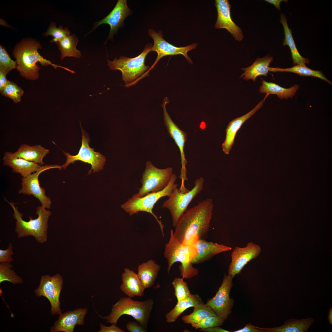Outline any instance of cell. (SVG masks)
<instances>
[{
  "instance_id": "1",
  "label": "cell",
  "mask_w": 332,
  "mask_h": 332,
  "mask_svg": "<svg viewBox=\"0 0 332 332\" xmlns=\"http://www.w3.org/2000/svg\"><path fill=\"white\" fill-rule=\"evenodd\" d=\"M213 208L212 199H207L187 210L175 227L174 237L181 243L188 245L205 239L210 227Z\"/></svg>"
},
{
  "instance_id": "2",
  "label": "cell",
  "mask_w": 332,
  "mask_h": 332,
  "mask_svg": "<svg viewBox=\"0 0 332 332\" xmlns=\"http://www.w3.org/2000/svg\"><path fill=\"white\" fill-rule=\"evenodd\" d=\"M42 48L40 42L33 38L23 39L16 44L13 54L17 63L16 69L21 76L29 80L38 79L40 69L36 64L38 62L43 66L50 65L55 69L60 67L72 73H75L73 70L53 64L50 61L44 58L38 51V49Z\"/></svg>"
},
{
  "instance_id": "3",
  "label": "cell",
  "mask_w": 332,
  "mask_h": 332,
  "mask_svg": "<svg viewBox=\"0 0 332 332\" xmlns=\"http://www.w3.org/2000/svg\"><path fill=\"white\" fill-rule=\"evenodd\" d=\"M8 203L14 210L13 217L16 220L15 230L17 237L21 238L32 236L38 243L45 242L48 237V221L51 214L50 211L42 205L38 206L36 211L38 217L33 219L29 216V221H26L22 219L23 214L19 212L17 207L15 206V204L12 202Z\"/></svg>"
},
{
  "instance_id": "4",
  "label": "cell",
  "mask_w": 332,
  "mask_h": 332,
  "mask_svg": "<svg viewBox=\"0 0 332 332\" xmlns=\"http://www.w3.org/2000/svg\"><path fill=\"white\" fill-rule=\"evenodd\" d=\"M153 304V300L150 298L139 301L129 297H123L113 305L111 312L108 315L105 316L98 315L107 322L116 324L121 316L129 315L147 329Z\"/></svg>"
},
{
  "instance_id": "5",
  "label": "cell",
  "mask_w": 332,
  "mask_h": 332,
  "mask_svg": "<svg viewBox=\"0 0 332 332\" xmlns=\"http://www.w3.org/2000/svg\"><path fill=\"white\" fill-rule=\"evenodd\" d=\"M196 253L194 246L183 244L174 237L173 230L170 231V237L165 245L164 255L168 263V272L169 274L171 268L176 262L181 263L179 266L180 275L184 279H189L197 275L198 270L194 267L191 262Z\"/></svg>"
},
{
  "instance_id": "6",
  "label": "cell",
  "mask_w": 332,
  "mask_h": 332,
  "mask_svg": "<svg viewBox=\"0 0 332 332\" xmlns=\"http://www.w3.org/2000/svg\"><path fill=\"white\" fill-rule=\"evenodd\" d=\"M152 47L150 44L146 45L141 53L134 58L121 56L118 59L115 58L113 61L108 60V65L111 69L120 70L122 73V80L125 84V86H130L136 83L148 69L149 66L145 64V59L151 51Z\"/></svg>"
},
{
  "instance_id": "7",
  "label": "cell",
  "mask_w": 332,
  "mask_h": 332,
  "mask_svg": "<svg viewBox=\"0 0 332 332\" xmlns=\"http://www.w3.org/2000/svg\"><path fill=\"white\" fill-rule=\"evenodd\" d=\"M177 178L176 175L173 174L169 183L163 190L158 192L149 193L141 197H132L122 204L121 207L130 215L137 214L140 211L151 214L159 224L162 235L164 237V226L153 212L152 209L155 204L161 198L165 196L169 197L171 196L173 189L178 186V184L175 183Z\"/></svg>"
},
{
  "instance_id": "8",
  "label": "cell",
  "mask_w": 332,
  "mask_h": 332,
  "mask_svg": "<svg viewBox=\"0 0 332 332\" xmlns=\"http://www.w3.org/2000/svg\"><path fill=\"white\" fill-rule=\"evenodd\" d=\"M173 175L172 167L160 169L154 166L150 161L145 163V167L142 174V186L137 193L132 197H141L151 193L162 191L168 185Z\"/></svg>"
},
{
  "instance_id": "9",
  "label": "cell",
  "mask_w": 332,
  "mask_h": 332,
  "mask_svg": "<svg viewBox=\"0 0 332 332\" xmlns=\"http://www.w3.org/2000/svg\"><path fill=\"white\" fill-rule=\"evenodd\" d=\"M204 183V179L202 177L196 179L194 187L185 193L182 192L177 187H176L169 198L163 203L162 207L168 209L170 212L174 227L187 210L192 201L202 191Z\"/></svg>"
},
{
  "instance_id": "10",
  "label": "cell",
  "mask_w": 332,
  "mask_h": 332,
  "mask_svg": "<svg viewBox=\"0 0 332 332\" xmlns=\"http://www.w3.org/2000/svg\"><path fill=\"white\" fill-rule=\"evenodd\" d=\"M63 283V278L59 274L52 276L48 275H43L41 277L39 286L35 290L37 297H45L48 300L52 315L62 313L59 299Z\"/></svg>"
},
{
  "instance_id": "11",
  "label": "cell",
  "mask_w": 332,
  "mask_h": 332,
  "mask_svg": "<svg viewBox=\"0 0 332 332\" xmlns=\"http://www.w3.org/2000/svg\"><path fill=\"white\" fill-rule=\"evenodd\" d=\"M81 128L82 143L78 153L76 155L73 156L63 151L66 157V160L65 163L61 165L62 168L65 169L70 164L80 160L91 165V168L88 174L91 173L92 170L93 173L98 172L103 169L106 161L105 157L100 152H95L94 149L90 147V139L85 131Z\"/></svg>"
},
{
  "instance_id": "12",
  "label": "cell",
  "mask_w": 332,
  "mask_h": 332,
  "mask_svg": "<svg viewBox=\"0 0 332 332\" xmlns=\"http://www.w3.org/2000/svg\"><path fill=\"white\" fill-rule=\"evenodd\" d=\"M148 33V35L152 38L154 42L151 51L156 52L157 56L153 65L144 73L145 77L148 75L150 71L153 68L159 60L164 56L181 54L185 57L190 63H192V61L187 54V52L192 49H196L197 44L193 43L185 46L178 47L166 41L164 38L163 35L161 30L159 31L157 33L154 30L150 29Z\"/></svg>"
},
{
  "instance_id": "13",
  "label": "cell",
  "mask_w": 332,
  "mask_h": 332,
  "mask_svg": "<svg viewBox=\"0 0 332 332\" xmlns=\"http://www.w3.org/2000/svg\"><path fill=\"white\" fill-rule=\"evenodd\" d=\"M53 168H58L61 170L62 166L57 164L46 165L42 166L39 169L26 177L22 178L21 188L18 193L28 195H32L40 201L42 205L45 208H50L51 200L45 194V190L41 187L38 179L40 174L42 172Z\"/></svg>"
},
{
  "instance_id": "14",
  "label": "cell",
  "mask_w": 332,
  "mask_h": 332,
  "mask_svg": "<svg viewBox=\"0 0 332 332\" xmlns=\"http://www.w3.org/2000/svg\"><path fill=\"white\" fill-rule=\"evenodd\" d=\"M232 278L230 275L225 274L221 285L215 295L205 304L210 306L217 316L224 320L231 314L234 303L233 300L230 298Z\"/></svg>"
},
{
  "instance_id": "15",
  "label": "cell",
  "mask_w": 332,
  "mask_h": 332,
  "mask_svg": "<svg viewBox=\"0 0 332 332\" xmlns=\"http://www.w3.org/2000/svg\"><path fill=\"white\" fill-rule=\"evenodd\" d=\"M169 103L168 98L166 97L163 100L162 105L163 111L164 123L169 134L174 140L180 151L182 167L180 177L181 180L180 187L183 188L185 187L184 181L188 180L187 176V172L186 168V165L187 161L185 158L184 151L185 144L187 140V133L180 129L171 119L166 108V104Z\"/></svg>"
},
{
  "instance_id": "16",
  "label": "cell",
  "mask_w": 332,
  "mask_h": 332,
  "mask_svg": "<svg viewBox=\"0 0 332 332\" xmlns=\"http://www.w3.org/2000/svg\"><path fill=\"white\" fill-rule=\"evenodd\" d=\"M260 246L252 242H248L243 247H236L232 251L231 262L228 269V275L232 278L239 274L249 262L257 257L261 252Z\"/></svg>"
},
{
  "instance_id": "17",
  "label": "cell",
  "mask_w": 332,
  "mask_h": 332,
  "mask_svg": "<svg viewBox=\"0 0 332 332\" xmlns=\"http://www.w3.org/2000/svg\"><path fill=\"white\" fill-rule=\"evenodd\" d=\"M215 5L217 12V17L215 24L216 29H225L238 41L244 38L241 29L233 21L231 17V6L228 0H215Z\"/></svg>"
},
{
  "instance_id": "18",
  "label": "cell",
  "mask_w": 332,
  "mask_h": 332,
  "mask_svg": "<svg viewBox=\"0 0 332 332\" xmlns=\"http://www.w3.org/2000/svg\"><path fill=\"white\" fill-rule=\"evenodd\" d=\"M88 312L87 308L68 310L59 314L58 320L50 328V332H73L75 326H83Z\"/></svg>"
},
{
  "instance_id": "19",
  "label": "cell",
  "mask_w": 332,
  "mask_h": 332,
  "mask_svg": "<svg viewBox=\"0 0 332 332\" xmlns=\"http://www.w3.org/2000/svg\"><path fill=\"white\" fill-rule=\"evenodd\" d=\"M127 2L126 0H118L111 12L104 18L96 22L91 31L101 24H108L110 26V31L106 41L112 38L114 34L123 25L124 20L132 13L127 5Z\"/></svg>"
},
{
  "instance_id": "20",
  "label": "cell",
  "mask_w": 332,
  "mask_h": 332,
  "mask_svg": "<svg viewBox=\"0 0 332 332\" xmlns=\"http://www.w3.org/2000/svg\"><path fill=\"white\" fill-rule=\"evenodd\" d=\"M192 245L196 249V253L191 261L192 264L203 263L220 253L232 249L230 247L208 242L204 239L198 240Z\"/></svg>"
},
{
  "instance_id": "21",
  "label": "cell",
  "mask_w": 332,
  "mask_h": 332,
  "mask_svg": "<svg viewBox=\"0 0 332 332\" xmlns=\"http://www.w3.org/2000/svg\"><path fill=\"white\" fill-rule=\"evenodd\" d=\"M269 95L266 94L265 97L249 112L233 120L229 123L226 129V138L222 144L223 151L225 154H229L234 144L236 134L243 124L262 106L265 99Z\"/></svg>"
},
{
  "instance_id": "22",
  "label": "cell",
  "mask_w": 332,
  "mask_h": 332,
  "mask_svg": "<svg viewBox=\"0 0 332 332\" xmlns=\"http://www.w3.org/2000/svg\"><path fill=\"white\" fill-rule=\"evenodd\" d=\"M122 283L120 286L121 291L128 297H142L145 289L142 285L137 274L126 268L122 274Z\"/></svg>"
},
{
  "instance_id": "23",
  "label": "cell",
  "mask_w": 332,
  "mask_h": 332,
  "mask_svg": "<svg viewBox=\"0 0 332 332\" xmlns=\"http://www.w3.org/2000/svg\"><path fill=\"white\" fill-rule=\"evenodd\" d=\"M2 160L4 165L12 168L13 172L19 173L23 178L36 172L42 166L36 163L13 156L9 152L5 153Z\"/></svg>"
},
{
  "instance_id": "24",
  "label": "cell",
  "mask_w": 332,
  "mask_h": 332,
  "mask_svg": "<svg viewBox=\"0 0 332 332\" xmlns=\"http://www.w3.org/2000/svg\"><path fill=\"white\" fill-rule=\"evenodd\" d=\"M49 149L40 145L30 146L26 144H23L17 151L14 153L10 152V154L13 156L43 166L44 164L43 161V159L49 153Z\"/></svg>"
},
{
  "instance_id": "25",
  "label": "cell",
  "mask_w": 332,
  "mask_h": 332,
  "mask_svg": "<svg viewBox=\"0 0 332 332\" xmlns=\"http://www.w3.org/2000/svg\"><path fill=\"white\" fill-rule=\"evenodd\" d=\"M273 61L272 56L267 55L262 58L258 57L251 66L246 68H242L244 71L240 77L247 81L251 79L255 81L256 78L259 76H267L270 71V63Z\"/></svg>"
},
{
  "instance_id": "26",
  "label": "cell",
  "mask_w": 332,
  "mask_h": 332,
  "mask_svg": "<svg viewBox=\"0 0 332 332\" xmlns=\"http://www.w3.org/2000/svg\"><path fill=\"white\" fill-rule=\"evenodd\" d=\"M161 267L152 259L138 266L137 274L145 289L149 288L154 285Z\"/></svg>"
},
{
  "instance_id": "27",
  "label": "cell",
  "mask_w": 332,
  "mask_h": 332,
  "mask_svg": "<svg viewBox=\"0 0 332 332\" xmlns=\"http://www.w3.org/2000/svg\"><path fill=\"white\" fill-rule=\"evenodd\" d=\"M314 322V319L311 317L299 320L290 318L287 320L283 325L279 327L259 328L267 332H306Z\"/></svg>"
},
{
  "instance_id": "28",
  "label": "cell",
  "mask_w": 332,
  "mask_h": 332,
  "mask_svg": "<svg viewBox=\"0 0 332 332\" xmlns=\"http://www.w3.org/2000/svg\"><path fill=\"white\" fill-rule=\"evenodd\" d=\"M280 16V21L283 26L285 34L283 45H287L290 48L294 64L309 63V59L303 57L300 54L297 48L293 37L291 30L288 27L285 16L282 13Z\"/></svg>"
},
{
  "instance_id": "29",
  "label": "cell",
  "mask_w": 332,
  "mask_h": 332,
  "mask_svg": "<svg viewBox=\"0 0 332 332\" xmlns=\"http://www.w3.org/2000/svg\"><path fill=\"white\" fill-rule=\"evenodd\" d=\"M202 303L199 295L191 294L188 298L178 302L174 307L166 314V321L168 323L174 322L186 309Z\"/></svg>"
},
{
  "instance_id": "30",
  "label": "cell",
  "mask_w": 332,
  "mask_h": 332,
  "mask_svg": "<svg viewBox=\"0 0 332 332\" xmlns=\"http://www.w3.org/2000/svg\"><path fill=\"white\" fill-rule=\"evenodd\" d=\"M261 83L262 85L259 89L260 93L269 95L276 94L281 99L292 98L299 88V86L298 85H295L289 88H285L275 83L268 82L263 80Z\"/></svg>"
},
{
  "instance_id": "31",
  "label": "cell",
  "mask_w": 332,
  "mask_h": 332,
  "mask_svg": "<svg viewBox=\"0 0 332 332\" xmlns=\"http://www.w3.org/2000/svg\"><path fill=\"white\" fill-rule=\"evenodd\" d=\"M78 42V38L74 34L65 37L56 43L61 53L62 60L66 57L77 58L81 57V52L76 48Z\"/></svg>"
},
{
  "instance_id": "32",
  "label": "cell",
  "mask_w": 332,
  "mask_h": 332,
  "mask_svg": "<svg viewBox=\"0 0 332 332\" xmlns=\"http://www.w3.org/2000/svg\"><path fill=\"white\" fill-rule=\"evenodd\" d=\"M193 307V310L192 313L188 315H184L182 317V319L186 324H192L197 323L208 316L217 315L210 306L206 305L204 303L196 305Z\"/></svg>"
},
{
  "instance_id": "33",
  "label": "cell",
  "mask_w": 332,
  "mask_h": 332,
  "mask_svg": "<svg viewBox=\"0 0 332 332\" xmlns=\"http://www.w3.org/2000/svg\"><path fill=\"white\" fill-rule=\"evenodd\" d=\"M273 72H290L297 73L301 76L315 77L320 78L332 85L331 82L325 76L322 71L310 69L307 67L305 64H297L289 68H273Z\"/></svg>"
},
{
  "instance_id": "34",
  "label": "cell",
  "mask_w": 332,
  "mask_h": 332,
  "mask_svg": "<svg viewBox=\"0 0 332 332\" xmlns=\"http://www.w3.org/2000/svg\"><path fill=\"white\" fill-rule=\"evenodd\" d=\"M13 266L10 263H0V283L8 281L13 284L22 283V279L14 270L12 269Z\"/></svg>"
},
{
  "instance_id": "35",
  "label": "cell",
  "mask_w": 332,
  "mask_h": 332,
  "mask_svg": "<svg viewBox=\"0 0 332 332\" xmlns=\"http://www.w3.org/2000/svg\"><path fill=\"white\" fill-rule=\"evenodd\" d=\"M70 35V32L67 28H64L62 26H60L57 27L56 23L52 22L49 26L47 31L42 35L46 37L51 36L53 38L50 42L56 43L65 37Z\"/></svg>"
},
{
  "instance_id": "36",
  "label": "cell",
  "mask_w": 332,
  "mask_h": 332,
  "mask_svg": "<svg viewBox=\"0 0 332 332\" xmlns=\"http://www.w3.org/2000/svg\"><path fill=\"white\" fill-rule=\"evenodd\" d=\"M172 284L177 302L188 298L191 295L187 283L184 280L183 278H175Z\"/></svg>"
},
{
  "instance_id": "37",
  "label": "cell",
  "mask_w": 332,
  "mask_h": 332,
  "mask_svg": "<svg viewBox=\"0 0 332 332\" xmlns=\"http://www.w3.org/2000/svg\"><path fill=\"white\" fill-rule=\"evenodd\" d=\"M0 92L2 95L11 99L15 103L21 101L24 93L21 87L15 83L9 81L5 88Z\"/></svg>"
},
{
  "instance_id": "38",
  "label": "cell",
  "mask_w": 332,
  "mask_h": 332,
  "mask_svg": "<svg viewBox=\"0 0 332 332\" xmlns=\"http://www.w3.org/2000/svg\"><path fill=\"white\" fill-rule=\"evenodd\" d=\"M17 63L16 61L12 60L5 48L1 45L0 46V70L7 75L14 69H16Z\"/></svg>"
},
{
  "instance_id": "39",
  "label": "cell",
  "mask_w": 332,
  "mask_h": 332,
  "mask_svg": "<svg viewBox=\"0 0 332 332\" xmlns=\"http://www.w3.org/2000/svg\"><path fill=\"white\" fill-rule=\"evenodd\" d=\"M224 322V320L217 315H212L204 318L197 323L191 325L196 329H204L221 326Z\"/></svg>"
},
{
  "instance_id": "40",
  "label": "cell",
  "mask_w": 332,
  "mask_h": 332,
  "mask_svg": "<svg viewBox=\"0 0 332 332\" xmlns=\"http://www.w3.org/2000/svg\"><path fill=\"white\" fill-rule=\"evenodd\" d=\"M13 246L12 243H10L8 248L6 250L0 249V262L11 263L14 260L12 255L14 254L13 251Z\"/></svg>"
},
{
  "instance_id": "41",
  "label": "cell",
  "mask_w": 332,
  "mask_h": 332,
  "mask_svg": "<svg viewBox=\"0 0 332 332\" xmlns=\"http://www.w3.org/2000/svg\"><path fill=\"white\" fill-rule=\"evenodd\" d=\"M129 332H147V329L137 321H131L126 325Z\"/></svg>"
},
{
  "instance_id": "42",
  "label": "cell",
  "mask_w": 332,
  "mask_h": 332,
  "mask_svg": "<svg viewBox=\"0 0 332 332\" xmlns=\"http://www.w3.org/2000/svg\"><path fill=\"white\" fill-rule=\"evenodd\" d=\"M116 324H111L110 326L104 325L101 322L100 323V329L98 332H125V331L116 326Z\"/></svg>"
},
{
  "instance_id": "43",
  "label": "cell",
  "mask_w": 332,
  "mask_h": 332,
  "mask_svg": "<svg viewBox=\"0 0 332 332\" xmlns=\"http://www.w3.org/2000/svg\"><path fill=\"white\" fill-rule=\"evenodd\" d=\"M233 332H266L264 330L255 326L250 323L247 324L243 328Z\"/></svg>"
},
{
  "instance_id": "44",
  "label": "cell",
  "mask_w": 332,
  "mask_h": 332,
  "mask_svg": "<svg viewBox=\"0 0 332 332\" xmlns=\"http://www.w3.org/2000/svg\"><path fill=\"white\" fill-rule=\"evenodd\" d=\"M7 74L0 70V91L1 92L6 86L9 81L6 78Z\"/></svg>"
},
{
  "instance_id": "45",
  "label": "cell",
  "mask_w": 332,
  "mask_h": 332,
  "mask_svg": "<svg viewBox=\"0 0 332 332\" xmlns=\"http://www.w3.org/2000/svg\"><path fill=\"white\" fill-rule=\"evenodd\" d=\"M200 330L202 331L205 332H229L228 331L221 327L217 326H215L204 329H200Z\"/></svg>"
},
{
  "instance_id": "46",
  "label": "cell",
  "mask_w": 332,
  "mask_h": 332,
  "mask_svg": "<svg viewBox=\"0 0 332 332\" xmlns=\"http://www.w3.org/2000/svg\"><path fill=\"white\" fill-rule=\"evenodd\" d=\"M266 2L273 4L279 10H280V3L283 1L287 2V0H265Z\"/></svg>"
},
{
  "instance_id": "47",
  "label": "cell",
  "mask_w": 332,
  "mask_h": 332,
  "mask_svg": "<svg viewBox=\"0 0 332 332\" xmlns=\"http://www.w3.org/2000/svg\"><path fill=\"white\" fill-rule=\"evenodd\" d=\"M328 320L329 322V323L332 325V308H331L328 313Z\"/></svg>"
}]
</instances>
